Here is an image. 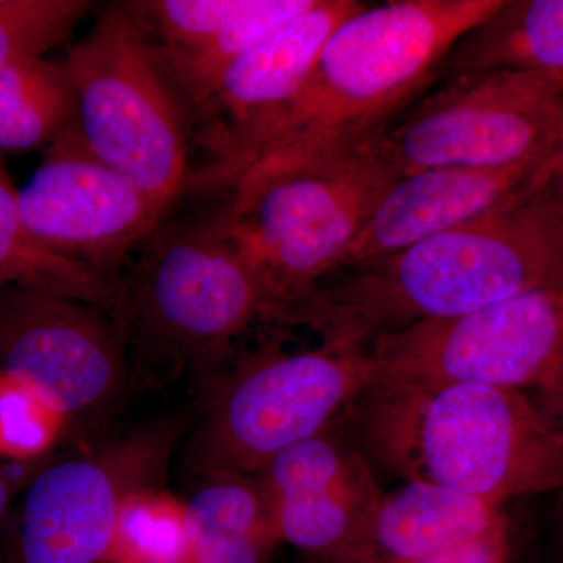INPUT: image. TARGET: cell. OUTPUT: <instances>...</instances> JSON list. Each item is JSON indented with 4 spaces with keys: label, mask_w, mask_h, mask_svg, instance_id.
Listing matches in <instances>:
<instances>
[{
    "label": "cell",
    "mask_w": 563,
    "mask_h": 563,
    "mask_svg": "<svg viewBox=\"0 0 563 563\" xmlns=\"http://www.w3.org/2000/svg\"><path fill=\"white\" fill-rule=\"evenodd\" d=\"M563 279V224L525 190L406 250L336 269L276 314L331 351L465 317Z\"/></svg>",
    "instance_id": "6da1fadb"
},
{
    "label": "cell",
    "mask_w": 563,
    "mask_h": 563,
    "mask_svg": "<svg viewBox=\"0 0 563 563\" xmlns=\"http://www.w3.org/2000/svg\"><path fill=\"white\" fill-rule=\"evenodd\" d=\"M503 0H390L365 7L325 41L295 101L239 158L203 177L202 195L355 150L437 81L451 47Z\"/></svg>",
    "instance_id": "7a4b0ae2"
},
{
    "label": "cell",
    "mask_w": 563,
    "mask_h": 563,
    "mask_svg": "<svg viewBox=\"0 0 563 563\" xmlns=\"http://www.w3.org/2000/svg\"><path fill=\"white\" fill-rule=\"evenodd\" d=\"M362 439L373 461L406 483L499 507L563 485V428L515 388L377 380L365 393Z\"/></svg>",
    "instance_id": "3957f363"
},
{
    "label": "cell",
    "mask_w": 563,
    "mask_h": 563,
    "mask_svg": "<svg viewBox=\"0 0 563 563\" xmlns=\"http://www.w3.org/2000/svg\"><path fill=\"white\" fill-rule=\"evenodd\" d=\"M396 180L387 166L355 147L244 177L221 195L222 224L265 292V321L342 266Z\"/></svg>",
    "instance_id": "277c9868"
},
{
    "label": "cell",
    "mask_w": 563,
    "mask_h": 563,
    "mask_svg": "<svg viewBox=\"0 0 563 563\" xmlns=\"http://www.w3.org/2000/svg\"><path fill=\"white\" fill-rule=\"evenodd\" d=\"M63 66L92 154L172 213L190 176V113L132 2L102 9Z\"/></svg>",
    "instance_id": "5b68a950"
},
{
    "label": "cell",
    "mask_w": 563,
    "mask_h": 563,
    "mask_svg": "<svg viewBox=\"0 0 563 563\" xmlns=\"http://www.w3.org/2000/svg\"><path fill=\"white\" fill-rule=\"evenodd\" d=\"M166 218L144 243L131 279L121 280L125 346L144 361L209 357L265 320V292L218 209Z\"/></svg>",
    "instance_id": "8992f818"
},
{
    "label": "cell",
    "mask_w": 563,
    "mask_h": 563,
    "mask_svg": "<svg viewBox=\"0 0 563 563\" xmlns=\"http://www.w3.org/2000/svg\"><path fill=\"white\" fill-rule=\"evenodd\" d=\"M562 144V74L490 70L433 81L357 147L399 179L544 161Z\"/></svg>",
    "instance_id": "52a82bcc"
},
{
    "label": "cell",
    "mask_w": 563,
    "mask_h": 563,
    "mask_svg": "<svg viewBox=\"0 0 563 563\" xmlns=\"http://www.w3.org/2000/svg\"><path fill=\"white\" fill-rule=\"evenodd\" d=\"M379 380L366 351H268L225 380L188 444L196 477L258 476L282 451L328 431L344 407Z\"/></svg>",
    "instance_id": "ba28073f"
},
{
    "label": "cell",
    "mask_w": 563,
    "mask_h": 563,
    "mask_svg": "<svg viewBox=\"0 0 563 563\" xmlns=\"http://www.w3.org/2000/svg\"><path fill=\"white\" fill-rule=\"evenodd\" d=\"M379 380L542 388L563 368V279L366 347Z\"/></svg>",
    "instance_id": "9c48e42d"
},
{
    "label": "cell",
    "mask_w": 563,
    "mask_h": 563,
    "mask_svg": "<svg viewBox=\"0 0 563 563\" xmlns=\"http://www.w3.org/2000/svg\"><path fill=\"white\" fill-rule=\"evenodd\" d=\"M18 210L36 246L110 282L168 217L92 154L77 124L46 147Z\"/></svg>",
    "instance_id": "30bf717a"
},
{
    "label": "cell",
    "mask_w": 563,
    "mask_h": 563,
    "mask_svg": "<svg viewBox=\"0 0 563 563\" xmlns=\"http://www.w3.org/2000/svg\"><path fill=\"white\" fill-rule=\"evenodd\" d=\"M120 321L102 307L36 285L0 291V374L66 418L95 412L124 384Z\"/></svg>",
    "instance_id": "8fae6325"
},
{
    "label": "cell",
    "mask_w": 563,
    "mask_h": 563,
    "mask_svg": "<svg viewBox=\"0 0 563 563\" xmlns=\"http://www.w3.org/2000/svg\"><path fill=\"white\" fill-rule=\"evenodd\" d=\"M177 435L174 424L154 426L38 474L22 512L21 563L111 562L125 503L154 487Z\"/></svg>",
    "instance_id": "7c38bea8"
},
{
    "label": "cell",
    "mask_w": 563,
    "mask_h": 563,
    "mask_svg": "<svg viewBox=\"0 0 563 563\" xmlns=\"http://www.w3.org/2000/svg\"><path fill=\"white\" fill-rule=\"evenodd\" d=\"M257 477L280 543L325 563H368L384 495L361 453L324 432L282 451Z\"/></svg>",
    "instance_id": "4fadbf2b"
},
{
    "label": "cell",
    "mask_w": 563,
    "mask_h": 563,
    "mask_svg": "<svg viewBox=\"0 0 563 563\" xmlns=\"http://www.w3.org/2000/svg\"><path fill=\"white\" fill-rule=\"evenodd\" d=\"M357 0H313L244 54L192 117L198 140L211 157L191 179L218 172L239 158L287 109L320 58L329 36L361 11Z\"/></svg>",
    "instance_id": "5bb4252c"
},
{
    "label": "cell",
    "mask_w": 563,
    "mask_h": 563,
    "mask_svg": "<svg viewBox=\"0 0 563 563\" xmlns=\"http://www.w3.org/2000/svg\"><path fill=\"white\" fill-rule=\"evenodd\" d=\"M544 161L498 169H426L399 177L362 225L340 268L406 250L490 213L520 195Z\"/></svg>",
    "instance_id": "9a60e30c"
},
{
    "label": "cell",
    "mask_w": 563,
    "mask_h": 563,
    "mask_svg": "<svg viewBox=\"0 0 563 563\" xmlns=\"http://www.w3.org/2000/svg\"><path fill=\"white\" fill-rule=\"evenodd\" d=\"M501 518V507L477 496L442 485L407 483L384 496L368 563L428 558L483 536Z\"/></svg>",
    "instance_id": "2e32d148"
},
{
    "label": "cell",
    "mask_w": 563,
    "mask_h": 563,
    "mask_svg": "<svg viewBox=\"0 0 563 563\" xmlns=\"http://www.w3.org/2000/svg\"><path fill=\"white\" fill-rule=\"evenodd\" d=\"M490 70L563 76V0H503L451 47L437 80Z\"/></svg>",
    "instance_id": "e0dca14e"
},
{
    "label": "cell",
    "mask_w": 563,
    "mask_h": 563,
    "mask_svg": "<svg viewBox=\"0 0 563 563\" xmlns=\"http://www.w3.org/2000/svg\"><path fill=\"white\" fill-rule=\"evenodd\" d=\"M185 510L190 563H266L280 543L257 476L202 477Z\"/></svg>",
    "instance_id": "ac0fdd59"
},
{
    "label": "cell",
    "mask_w": 563,
    "mask_h": 563,
    "mask_svg": "<svg viewBox=\"0 0 563 563\" xmlns=\"http://www.w3.org/2000/svg\"><path fill=\"white\" fill-rule=\"evenodd\" d=\"M312 3L313 0H233L228 16L198 51L177 57H163L158 52L190 120L244 54Z\"/></svg>",
    "instance_id": "d6986e66"
},
{
    "label": "cell",
    "mask_w": 563,
    "mask_h": 563,
    "mask_svg": "<svg viewBox=\"0 0 563 563\" xmlns=\"http://www.w3.org/2000/svg\"><path fill=\"white\" fill-rule=\"evenodd\" d=\"M77 124V98L68 70L44 58L0 69V151L49 144Z\"/></svg>",
    "instance_id": "ffe728a7"
},
{
    "label": "cell",
    "mask_w": 563,
    "mask_h": 563,
    "mask_svg": "<svg viewBox=\"0 0 563 563\" xmlns=\"http://www.w3.org/2000/svg\"><path fill=\"white\" fill-rule=\"evenodd\" d=\"M16 284L49 288L120 318L121 282L102 279L77 263L41 250L29 239L18 210V190L0 157V291Z\"/></svg>",
    "instance_id": "44dd1931"
},
{
    "label": "cell",
    "mask_w": 563,
    "mask_h": 563,
    "mask_svg": "<svg viewBox=\"0 0 563 563\" xmlns=\"http://www.w3.org/2000/svg\"><path fill=\"white\" fill-rule=\"evenodd\" d=\"M185 504L154 487L133 493L122 509L114 563H190Z\"/></svg>",
    "instance_id": "7402d4cb"
},
{
    "label": "cell",
    "mask_w": 563,
    "mask_h": 563,
    "mask_svg": "<svg viewBox=\"0 0 563 563\" xmlns=\"http://www.w3.org/2000/svg\"><path fill=\"white\" fill-rule=\"evenodd\" d=\"M87 0H0V69L69 38L85 14Z\"/></svg>",
    "instance_id": "603a6c76"
},
{
    "label": "cell",
    "mask_w": 563,
    "mask_h": 563,
    "mask_svg": "<svg viewBox=\"0 0 563 563\" xmlns=\"http://www.w3.org/2000/svg\"><path fill=\"white\" fill-rule=\"evenodd\" d=\"M68 418L27 385L0 374V455L29 461L49 451Z\"/></svg>",
    "instance_id": "cb8c5ba5"
},
{
    "label": "cell",
    "mask_w": 563,
    "mask_h": 563,
    "mask_svg": "<svg viewBox=\"0 0 563 563\" xmlns=\"http://www.w3.org/2000/svg\"><path fill=\"white\" fill-rule=\"evenodd\" d=\"M509 559V529L501 518L483 536L457 547L448 548L428 558L399 563H507Z\"/></svg>",
    "instance_id": "d4e9b609"
},
{
    "label": "cell",
    "mask_w": 563,
    "mask_h": 563,
    "mask_svg": "<svg viewBox=\"0 0 563 563\" xmlns=\"http://www.w3.org/2000/svg\"><path fill=\"white\" fill-rule=\"evenodd\" d=\"M525 192L553 211L563 224V144L537 168Z\"/></svg>",
    "instance_id": "484cf974"
},
{
    "label": "cell",
    "mask_w": 563,
    "mask_h": 563,
    "mask_svg": "<svg viewBox=\"0 0 563 563\" xmlns=\"http://www.w3.org/2000/svg\"><path fill=\"white\" fill-rule=\"evenodd\" d=\"M544 404H547L548 412L553 415L554 420L563 426V368L555 374L550 383L544 384L542 388Z\"/></svg>",
    "instance_id": "4316f807"
},
{
    "label": "cell",
    "mask_w": 563,
    "mask_h": 563,
    "mask_svg": "<svg viewBox=\"0 0 563 563\" xmlns=\"http://www.w3.org/2000/svg\"><path fill=\"white\" fill-rule=\"evenodd\" d=\"M553 510V542L555 563H563V485L555 492Z\"/></svg>",
    "instance_id": "83f0119b"
},
{
    "label": "cell",
    "mask_w": 563,
    "mask_h": 563,
    "mask_svg": "<svg viewBox=\"0 0 563 563\" xmlns=\"http://www.w3.org/2000/svg\"><path fill=\"white\" fill-rule=\"evenodd\" d=\"M11 501V485L10 481L0 473V520L5 517Z\"/></svg>",
    "instance_id": "f1b7e54d"
}]
</instances>
